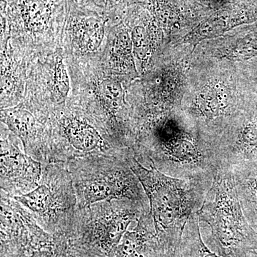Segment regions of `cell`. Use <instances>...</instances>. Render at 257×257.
<instances>
[{
	"mask_svg": "<svg viewBox=\"0 0 257 257\" xmlns=\"http://www.w3.org/2000/svg\"><path fill=\"white\" fill-rule=\"evenodd\" d=\"M145 210L127 199H113L77 209L65 235L72 257H114L128 226Z\"/></svg>",
	"mask_w": 257,
	"mask_h": 257,
	"instance_id": "5b68a950",
	"label": "cell"
},
{
	"mask_svg": "<svg viewBox=\"0 0 257 257\" xmlns=\"http://www.w3.org/2000/svg\"><path fill=\"white\" fill-rule=\"evenodd\" d=\"M15 199L53 236L67 234L78 209L72 177L64 163L44 165L37 188Z\"/></svg>",
	"mask_w": 257,
	"mask_h": 257,
	"instance_id": "8992f818",
	"label": "cell"
},
{
	"mask_svg": "<svg viewBox=\"0 0 257 257\" xmlns=\"http://www.w3.org/2000/svg\"><path fill=\"white\" fill-rule=\"evenodd\" d=\"M134 52L139 60L145 62L149 52V42L146 30L142 26H137L132 32Z\"/></svg>",
	"mask_w": 257,
	"mask_h": 257,
	"instance_id": "ac0fdd59",
	"label": "cell"
},
{
	"mask_svg": "<svg viewBox=\"0 0 257 257\" xmlns=\"http://www.w3.org/2000/svg\"><path fill=\"white\" fill-rule=\"evenodd\" d=\"M244 257H257V251L256 250H251L246 253Z\"/></svg>",
	"mask_w": 257,
	"mask_h": 257,
	"instance_id": "ffe728a7",
	"label": "cell"
},
{
	"mask_svg": "<svg viewBox=\"0 0 257 257\" xmlns=\"http://www.w3.org/2000/svg\"><path fill=\"white\" fill-rule=\"evenodd\" d=\"M156 236L151 213H145L135 227L128 230L115 251L114 257H168Z\"/></svg>",
	"mask_w": 257,
	"mask_h": 257,
	"instance_id": "30bf717a",
	"label": "cell"
},
{
	"mask_svg": "<svg viewBox=\"0 0 257 257\" xmlns=\"http://www.w3.org/2000/svg\"><path fill=\"white\" fill-rule=\"evenodd\" d=\"M69 89V79L67 69L62 57H58L56 60L53 72V84L52 91L57 104H64L68 96Z\"/></svg>",
	"mask_w": 257,
	"mask_h": 257,
	"instance_id": "9a60e30c",
	"label": "cell"
},
{
	"mask_svg": "<svg viewBox=\"0 0 257 257\" xmlns=\"http://www.w3.org/2000/svg\"><path fill=\"white\" fill-rule=\"evenodd\" d=\"M91 1L106 6V5L112 4V3H116V2H118L119 0H91Z\"/></svg>",
	"mask_w": 257,
	"mask_h": 257,
	"instance_id": "d6986e66",
	"label": "cell"
},
{
	"mask_svg": "<svg viewBox=\"0 0 257 257\" xmlns=\"http://www.w3.org/2000/svg\"><path fill=\"white\" fill-rule=\"evenodd\" d=\"M188 234L191 244L197 257H221L217 253L211 251L208 247L207 243H204L199 224H192L189 227Z\"/></svg>",
	"mask_w": 257,
	"mask_h": 257,
	"instance_id": "e0dca14e",
	"label": "cell"
},
{
	"mask_svg": "<svg viewBox=\"0 0 257 257\" xmlns=\"http://www.w3.org/2000/svg\"><path fill=\"white\" fill-rule=\"evenodd\" d=\"M44 165L20 149L14 134L1 138V191L15 197L36 189L41 180Z\"/></svg>",
	"mask_w": 257,
	"mask_h": 257,
	"instance_id": "ba28073f",
	"label": "cell"
},
{
	"mask_svg": "<svg viewBox=\"0 0 257 257\" xmlns=\"http://www.w3.org/2000/svg\"><path fill=\"white\" fill-rule=\"evenodd\" d=\"M138 146L132 149L142 165L185 180H213L219 168L212 147L175 115L162 112L145 119Z\"/></svg>",
	"mask_w": 257,
	"mask_h": 257,
	"instance_id": "6da1fadb",
	"label": "cell"
},
{
	"mask_svg": "<svg viewBox=\"0 0 257 257\" xmlns=\"http://www.w3.org/2000/svg\"><path fill=\"white\" fill-rule=\"evenodd\" d=\"M53 236V241L50 244L34 253L30 257H72L69 253L65 236Z\"/></svg>",
	"mask_w": 257,
	"mask_h": 257,
	"instance_id": "2e32d148",
	"label": "cell"
},
{
	"mask_svg": "<svg viewBox=\"0 0 257 257\" xmlns=\"http://www.w3.org/2000/svg\"><path fill=\"white\" fill-rule=\"evenodd\" d=\"M1 257H30L52 242L47 232L15 197L1 191Z\"/></svg>",
	"mask_w": 257,
	"mask_h": 257,
	"instance_id": "52a82bcc",
	"label": "cell"
},
{
	"mask_svg": "<svg viewBox=\"0 0 257 257\" xmlns=\"http://www.w3.org/2000/svg\"><path fill=\"white\" fill-rule=\"evenodd\" d=\"M128 162L143 185L159 243L165 252L175 254L190 216L202 207L213 180H185L144 166L130 149Z\"/></svg>",
	"mask_w": 257,
	"mask_h": 257,
	"instance_id": "7a4b0ae2",
	"label": "cell"
},
{
	"mask_svg": "<svg viewBox=\"0 0 257 257\" xmlns=\"http://www.w3.org/2000/svg\"><path fill=\"white\" fill-rule=\"evenodd\" d=\"M106 20L95 15L75 14L69 20L72 40L82 53L94 52L100 47Z\"/></svg>",
	"mask_w": 257,
	"mask_h": 257,
	"instance_id": "7c38bea8",
	"label": "cell"
},
{
	"mask_svg": "<svg viewBox=\"0 0 257 257\" xmlns=\"http://www.w3.org/2000/svg\"><path fill=\"white\" fill-rule=\"evenodd\" d=\"M168 257H179L178 256H177V255H172V256H168Z\"/></svg>",
	"mask_w": 257,
	"mask_h": 257,
	"instance_id": "44dd1931",
	"label": "cell"
},
{
	"mask_svg": "<svg viewBox=\"0 0 257 257\" xmlns=\"http://www.w3.org/2000/svg\"><path fill=\"white\" fill-rule=\"evenodd\" d=\"M133 47L127 32L121 30L115 35L110 50L111 68L117 72H126L133 67Z\"/></svg>",
	"mask_w": 257,
	"mask_h": 257,
	"instance_id": "5bb4252c",
	"label": "cell"
},
{
	"mask_svg": "<svg viewBox=\"0 0 257 257\" xmlns=\"http://www.w3.org/2000/svg\"><path fill=\"white\" fill-rule=\"evenodd\" d=\"M219 167L257 162V109H251L236 120L234 127L214 147Z\"/></svg>",
	"mask_w": 257,
	"mask_h": 257,
	"instance_id": "9c48e42d",
	"label": "cell"
},
{
	"mask_svg": "<svg viewBox=\"0 0 257 257\" xmlns=\"http://www.w3.org/2000/svg\"><path fill=\"white\" fill-rule=\"evenodd\" d=\"M197 214L200 224L210 229L208 247L219 256L244 257L248 251H257V234L245 218L229 169L216 170Z\"/></svg>",
	"mask_w": 257,
	"mask_h": 257,
	"instance_id": "277c9868",
	"label": "cell"
},
{
	"mask_svg": "<svg viewBox=\"0 0 257 257\" xmlns=\"http://www.w3.org/2000/svg\"><path fill=\"white\" fill-rule=\"evenodd\" d=\"M229 15L226 12L216 13L204 20L184 39V42L197 45L198 42L224 33L230 28Z\"/></svg>",
	"mask_w": 257,
	"mask_h": 257,
	"instance_id": "4fadbf2b",
	"label": "cell"
},
{
	"mask_svg": "<svg viewBox=\"0 0 257 257\" xmlns=\"http://www.w3.org/2000/svg\"><path fill=\"white\" fill-rule=\"evenodd\" d=\"M127 150L77 159L65 164L72 177L78 209L95 203L127 199L150 211L138 176L128 162Z\"/></svg>",
	"mask_w": 257,
	"mask_h": 257,
	"instance_id": "3957f363",
	"label": "cell"
},
{
	"mask_svg": "<svg viewBox=\"0 0 257 257\" xmlns=\"http://www.w3.org/2000/svg\"><path fill=\"white\" fill-rule=\"evenodd\" d=\"M235 189L248 224L257 234V162H247L229 169Z\"/></svg>",
	"mask_w": 257,
	"mask_h": 257,
	"instance_id": "8fae6325",
	"label": "cell"
}]
</instances>
